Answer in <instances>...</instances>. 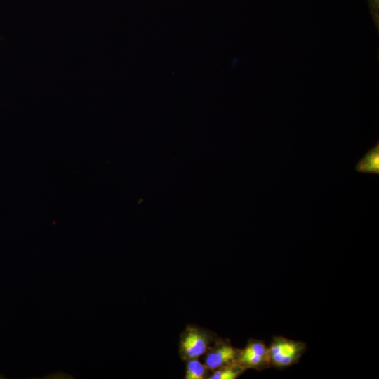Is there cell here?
Instances as JSON below:
<instances>
[{"label":"cell","instance_id":"cell-2","mask_svg":"<svg viewBox=\"0 0 379 379\" xmlns=\"http://www.w3.org/2000/svg\"><path fill=\"white\" fill-rule=\"evenodd\" d=\"M271 367L284 369L297 364L305 354L307 345L284 336H274L268 347Z\"/></svg>","mask_w":379,"mask_h":379},{"label":"cell","instance_id":"cell-6","mask_svg":"<svg viewBox=\"0 0 379 379\" xmlns=\"http://www.w3.org/2000/svg\"><path fill=\"white\" fill-rule=\"evenodd\" d=\"M185 362V379H208L210 371L199 359H189Z\"/></svg>","mask_w":379,"mask_h":379},{"label":"cell","instance_id":"cell-1","mask_svg":"<svg viewBox=\"0 0 379 379\" xmlns=\"http://www.w3.org/2000/svg\"><path fill=\"white\" fill-rule=\"evenodd\" d=\"M218 338L213 331L195 324H189L181 333L179 354L186 361L204 356Z\"/></svg>","mask_w":379,"mask_h":379},{"label":"cell","instance_id":"cell-7","mask_svg":"<svg viewBox=\"0 0 379 379\" xmlns=\"http://www.w3.org/2000/svg\"><path fill=\"white\" fill-rule=\"evenodd\" d=\"M246 370L237 363L222 366L211 371L208 379H236Z\"/></svg>","mask_w":379,"mask_h":379},{"label":"cell","instance_id":"cell-4","mask_svg":"<svg viewBox=\"0 0 379 379\" xmlns=\"http://www.w3.org/2000/svg\"><path fill=\"white\" fill-rule=\"evenodd\" d=\"M239 348L232 345L230 340L218 337L204 354V364L211 372L222 366L237 363Z\"/></svg>","mask_w":379,"mask_h":379},{"label":"cell","instance_id":"cell-8","mask_svg":"<svg viewBox=\"0 0 379 379\" xmlns=\"http://www.w3.org/2000/svg\"><path fill=\"white\" fill-rule=\"evenodd\" d=\"M370 3L373 12L376 14L378 13L376 9L378 10V0H370Z\"/></svg>","mask_w":379,"mask_h":379},{"label":"cell","instance_id":"cell-5","mask_svg":"<svg viewBox=\"0 0 379 379\" xmlns=\"http://www.w3.org/2000/svg\"><path fill=\"white\" fill-rule=\"evenodd\" d=\"M355 169L366 173H379V144L369 149L357 163Z\"/></svg>","mask_w":379,"mask_h":379},{"label":"cell","instance_id":"cell-3","mask_svg":"<svg viewBox=\"0 0 379 379\" xmlns=\"http://www.w3.org/2000/svg\"><path fill=\"white\" fill-rule=\"evenodd\" d=\"M237 363L246 371H263L271 367L268 347L260 340L251 338L239 349Z\"/></svg>","mask_w":379,"mask_h":379}]
</instances>
